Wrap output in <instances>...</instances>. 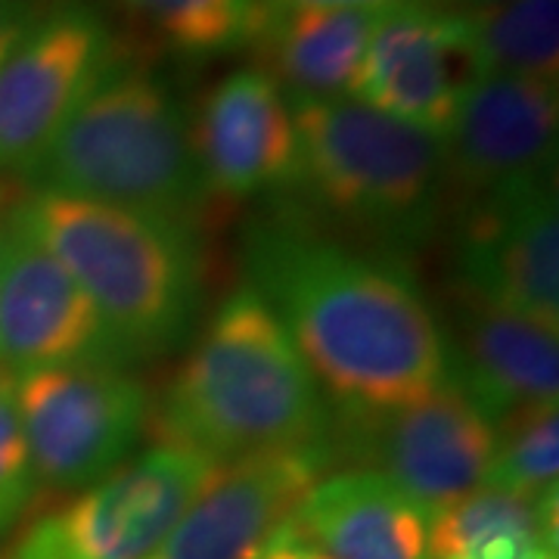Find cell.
I'll return each mask as SVG.
<instances>
[{"instance_id": "cell-25", "label": "cell", "mask_w": 559, "mask_h": 559, "mask_svg": "<svg viewBox=\"0 0 559 559\" xmlns=\"http://www.w3.org/2000/svg\"><path fill=\"white\" fill-rule=\"evenodd\" d=\"M255 559H330V557H326V554H320L314 544H308V540L301 538L299 532H296V525H293V520H289V522H283L271 538L264 540V547H261L259 557Z\"/></svg>"}, {"instance_id": "cell-24", "label": "cell", "mask_w": 559, "mask_h": 559, "mask_svg": "<svg viewBox=\"0 0 559 559\" xmlns=\"http://www.w3.org/2000/svg\"><path fill=\"white\" fill-rule=\"evenodd\" d=\"M35 0H0V66L13 53V47L25 38V32L38 20Z\"/></svg>"}, {"instance_id": "cell-16", "label": "cell", "mask_w": 559, "mask_h": 559, "mask_svg": "<svg viewBox=\"0 0 559 559\" xmlns=\"http://www.w3.org/2000/svg\"><path fill=\"white\" fill-rule=\"evenodd\" d=\"M559 330L460 293L451 380L488 419L532 404H557Z\"/></svg>"}, {"instance_id": "cell-3", "label": "cell", "mask_w": 559, "mask_h": 559, "mask_svg": "<svg viewBox=\"0 0 559 559\" xmlns=\"http://www.w3.org/2000/svg\"><path fill=\"white\" fill-rule=\"evenodd\" d=\"M16 218L53 252L128 358L159 355L200 305V249L178 221L38 190Z\"/></svg>"}, {"instance_id": "cell-27", "label": "cell", "mask_w": 559, "mask_h": 559, "mask_svg": "<svg viewBox=\"0 0 559 559\" xmlns=\"http://www.w3.org/2000/svg\"><path fill=\"white\" fill-rule=\"evenodd\" d=\"M522 559H557V547H535V550H528Z\"/></svg>"}, {"instance_id": "cell-15", "label": "cell", "mask_w": 559, "mask_h": 559, "mask_svg": "<svg viewBox=\"0 0 559 559\" xmlns=\"http://www.w3.org/2000/svg\"><path fill=\"white\" fill-rule=\"evenodd\" d=\"M209 197H252L296 183V124L280 84L264 69H237L202 100L190 124Z\"/></svg>"}, {"instance_id": "cell-9", "label": "cell", "mask_w": 559, "mask_h": 559, "mask_svg": "<svg viewBox=\"0 0 559 559\" xmlns=\"http://www.w3.org/2000/svg\"><path fill=\"white\" fill-rule=\"evenodd\" d=\"M466 296L559 330V218L554 175L479 193L457 240Z\"/></svg>"}, {"instance_id": "cell-7", "label": "cell", "mask_w": 559, "mask_h": 559, "mask_svg": "<svg viewBox=\"0 0 559 559\" xmlns=\"http://www.w3.org/2000/svg\"><path fill=\"white\" fill-rule=\"evenodd\" d=\"M16 407L35 479L84 488L119 469L146 429L150 399L112 364L16 373Z\"/></svg>"}, {"instance_id": "cell-12", "label": "cell", "mask_w": 559, "mask_h": 559, "mask_svg": "<svg viewBox=\"0 0 559 559\" xmlns=\"http://www.w3.org/2000/svg\"><path fill=\"white\" fill-rule=\"evenodd\" d=\"M326 444L221 463L150 559H255L320 481Z\"/></svg>"}, {"instance_id": "cell-13", "label": "cell", "mask_w": 559, "mask_h": 559, "mask_svg": "<svg viewBox=\"0 0 559 559\" xmlns=\"http://www.w3.org/2000/svg\"><path fill=\"white\" fill-rule=\"evenodd\" d=\"M557 124L554 81L479 75L460 91L444 134V171L469 193L554 175Z\"/></svg>"}, {"instance_id": "cell-10", "label": "cell", "mask_w": 559, "mask_h": 559, "mask_svg": "<svg viewBox=\"0 0 559 559\" xmlns=\"http://www.w3.org/2000/svg\"><path fill=\"white\" fill-rule=\"evenodd\" d=\"M121 360L97 308L13 212L0 240V367L25 373Z\"/></svg>"}, {"instance_id": "cell-18", "label": "cell", "mask_w": 559, "mask_h": 559, "mask_svg": "<svg viewBox=\"0 0 559 559\" xmlns=\"http://www.w3.org/2000/svg\"><path fill=\"white\" fill-rule=\"evenodd\" d=\"M382 10H318L261 0L252 47L286 100L342 97L358 79Z\"/></svg>"}, {"instance_id": "cell-28", "label": "cell", "mask_w": 559, "mask_h": 559, "mask_svg": "<svg viewBox=\"0 0 559 559\" xmlns=\"http://www.w3.org/2000/svg\"><path fill=\"white\" fill-rule=\"evenodd\" d=\"M463 3H473L476 10H495V7L507 3V0H463Z\"/></svg>"}, {"instance_id": "cell-21", "label": "cell", "mask_w": 559, "mask_h": 559, "mask_svg": "<svg viewBox=\"0 0 559 559\" xmlns=\"http://www.w3.org/2000/svg\"><path fill=\"white\" fill-rule=\"evenodd\" d=\"M159 28L187 57H218L249 47L261 0H121Z\"/></svg>"}, {"instance_id": "cell-5", "label": "cell", "mask_w": 559, "mask_h": 559, "mask_svg": "<svg viewBox=\"0 0 559 559\" xmlns=\"http://www.w3.org/2000/svg\"><path fill=\"white\" fill-rule=\"evenodd\" d=\"M296 124V183L330 212L419 240L444 178V138L348 97L286 100Z\"/></svg>"}, {"instance_id": "cell-26", "label": "cell", "mask_w": 559, "mask_h": 559, "mask_svg": "<svg viewBox=\"0 0 559 559\" xmlns=\"http://www.w3.org/2000/svg\"><path fill=\"white\" fill-rule=\"evenodd\" d=\"M286 7H318V10H389L407 0H280Z\"/></svg>"}, {"instance_id": "cell-1", "label": "cell", "mask_w": 559, "mask_h": 559, "mask_svg": "<svg viewBox=\"0 0 559 559\" xmlns=\"http://www.w3.org/2000/svg\"><path fill=\"white\" fill-rule=\"evenodd\" d=\"M246 255L252 289L352 423H377L451 380V342L399 267L283 224L259 227Z\"/></svg>"}, {"instance_id": "cell-17", "label": "cell", "mask_w": 559, "mask_h": 559, "mask_svg": "<svg viewBox=\"0 0 559 559\" xmlns=\"http://www.w3.org/2000/svg\"><path fill=\"white\" fill-rule=\"evenodd\" d=\"M293 525L330 559H429V516L380 469L318 481Z\"/></svg>"}, {"instance_id": "cell-14", "label": "cell", "mask_w": 559, "mask_h": 559, "mask_svg": "<svg viewBox=\"0 0 559 559\" xmlns=\"http://www.w3.org/2000/svg\"><path fill=\"white\" fill-rule=\"evenodd\" d=\"M373 426L380 473L426 516L481 488L498 451V423L454 380Z\"/></svg>"}, {"instance_id": "cell-19", "label": "cell", "mask_w": 559, "mask_h": 559, "mask_svg": "<svg viewBox=\"0 0 559 559\" xmlns=\"http://www.w3.org/2000/svg\"><path fill=\"white\" fill-rule=\"evenodd\" d=\"M469 66L479 75H559V0H507L495 10H473Z\"/></svg>"}, {"instance_id": "cell-20", "label": "cell", "mask_w": 559, "mask_h": 559, "mask_svg": "<svg viewBox=\"0 0 559 559\" xmlns=\"http://www.w3.org/2000/svg\"><path fill=\"white\" fill-rule=\"evenodd\" d=\"M525 535L557 547V488L547 495H516L481 485L473 495L429 516V559L466 557L481 540Z\"/></svg>"}, {"instance_id": "cell-6", "label": "cell", "mask_w": 559, "mask_h": 559, "mask_svg": "<svg viewBox=\"0 0 559 559\" xmlns=\"http://www.w3.org/2000/svg\"><path fill=\"white\" fill-rule=\"evenodd\" d=\"M218 466L159 444L40 516L7 559H150Z\"/></svg>"}, {"instance_id": "cell-22", "label": "cell", "mask_w": 559, "mask_h": 559, "mask_svg": "<svg viewBox=\"0 0 559 559\" xmlns=\"http://www.w3.org/2000/svg\"><path fill=\"white\" fill-rule=\"evenodd\" d=\"M500 423L507 426L503 432L498 429V451L485 485L532 498L554 491L559 476L557 404H532Z\"/></svg>"}, {"instance_id": "cell-2", "label": "cell", "mask_w": 559, "mask_h": 559, "mask_svg": "<svg viewBox=\"0 0 559 559\" xmlns=\"http://www.w3.org/2000/svg\"><path fill=\"white\" fill-rule=\"evenodd\" d=\"M326 404L274 308L252 286L209 320L162 401L159 444L215 463L318 444Z\"/></svg>"}, {"instance_id": "cell-4", "label": "cell", "mask_w": 559, "mask_h": 559, "mask_svg": "<svg viewBox=\"0 0 559 559\" xmlns=\"http://www.w3.org/2000/svg\"><path fill=\"white\" fill-rule=\"evenodd\" d=\"M38 190L131 209L187 227L209 200L190 121L168 81L146 66L112 62L84 94L38 165Z\"/></svg>"}, {"instance_id": "cell-29", "label": "cell", "mask_w": 559, "mask_h": 559, "mask_svg": "<svg viewBox=\"0 0 559 559\" xmlns=\"http://www.w3.org/2000/svg\"><path fill=\"white\" fill-rule=\"evenodd\" d=\"M0 240H3V227H0Z\"/></svg>"}, {"instance_id": "cell-8", "label": "cell", "mask_w": 559, "mask_h": 559, "mask_svg": "<svg viewBox=\"0 0 559 559\" xmlns=\"http://www.w3.org/2000/svg\"><path fill=\"white\" fill-rule=\"evenodd\" d=\"M119 57L109 25L91 3L66 0L38 16L0 66V171L28 175Z\"/></svg>"}, {"instance_id": "cell-11", "label": "cell", "mask_w": 559, "mask_h": 559, "mask_svg": "<svg viewBox=\"0 0 559 559\" xmlns=\"http://www.w3.org/2000/svg\"><path fill=\"white\" fill-rule=\"evenodd\" d=\"M469 81L466 13L407 0L382 10L352 94L373 109L444 138L460 91Z\"/></svg>"}, {"instance_id": "cell-23", "label": "cell", "mask_w": 559, "mask_h": 559, "mask_svg": "<svg viewBox=\"0 0 559 559\" xmlns=\"http://www.w3.org/2000/svg\"><path fill=\"white\" fill-rule=\"evenodd\" d=\"M35 481L38 479L16 407V373L0 367V532L20 520Z\"/></svg>"}]
</instances>
